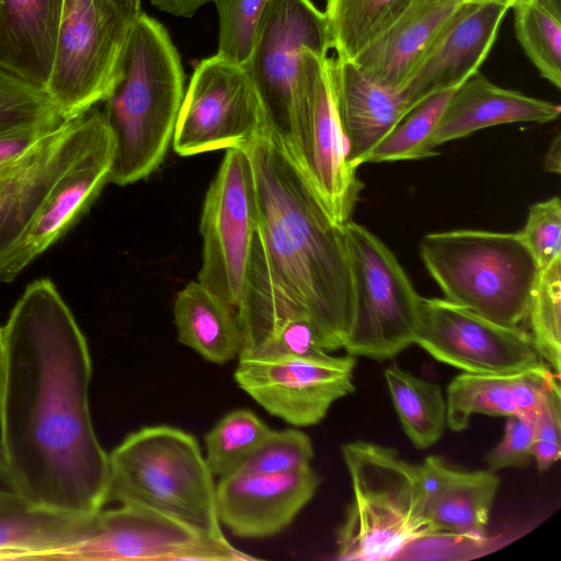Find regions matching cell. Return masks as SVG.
I'll return each mask as SVG.
<instances>
[{"instance_id":"6da1fadb","label":"cell","mask_w":561,"mask_h":561,"mask_svg":"<svg viewBox=\"0 0 561 561\" xmlns=\"http://www.w3.org/2000/svg\"><path fill=\"white\" fill-rule=\"evenodd\" d=\"M2 330L1 457L31 506L90 516L106 504L108 454L90 413L87 340L49 278L26 286Z\"/></svg>"},{"instance_id":"7a4b0ae2","label":"cell","mask_w":561,"mask_h":561,"mask_svg":"<svg viewBox=\"0 0 561 561\" xmlns=\"http://www.w3.org/2000/svg\"><path fill=\"white\" fill-rule=\"evenodd\" d=\"M240 148L251 160L257 206L245 286L237 307L242 352L293 319L310 322L327 352L343 348L353 316L343 225L329 216L268 125Z\"/></svg>"},{"instance_id":"3957f363","label":"cell","mask_w":561,"mask_h":561,"mask_svg":"<svg viewBox=\"0 0 561 561\" xmlns=\"http://www.w3.org/2000/svg\"><path fill=\"white\" fill-rule=\"evenodd\" d=\"M184 83L169 32L142 11L129 30L122 76L102 110L113 140L110 183H135L160 165L172 142Z\"/></svg>"},{"instance_id":"277c9868","label":"cell","mask_w":561,"mask_h":561,"mask_svg":"<svg viewBox=\"0 0 561 561\" xmlns=\"http://www.w3.org/2000/svg\"><path fill=\"white\" fill-rule=\"evenodd\" d=\"M107 502L147 508L203 535L225 537L215 477L195 436L175 426H144L108 454Z\"/></svg>"},{"instance_id":"5b68a950","label":"cell","mask_w":561,"mask_h":561,"mask_svg":"<svg viewBox=\"0 0 561 561\" xmlns=\"http://www.w3.org/2000/svg\"><path fill=\"white\" fill-rule=\"evenodd\" d=\"M341 451L353 497L336 533L339 560H389L436 536L425 516L419 465L392 447L366 440L346 443Z\"/></svg>"},{"instance_id":"8992f818","label":"cell","mask_w":561,"mask_h":561,"mask_svg":"<svg viewBox=\"0 0 561 561\" xmlns=\"http://www.w3.org/2000/svg\"><path fill=\"white\" fill-rule=\"evenodd\" d=\"M420 255L446 300L504 327L526 321L540 268L518 231L432 232Z\"/></svg>"},{"instance_id":"52a82bcc","label":"cell","mask_w":561,"mask_h":561,"mask_svg":"<svg viewBox=\"0 0 561 561\" xmlns=\"http://www.w3.org/2000/svg\"><path fill=\"white\" fill-rule=\"evenodd\" d=\"M353 316L344 350L352 356L389 359L414 344L422 297L391 250L352 219L343 225Z\"/></svg>"},{"instance_id":"ba28073f","label":"cell","mask_w":561,"mask_h":561,"mask_svg":"<svg viewBox=\"0 0 561 561\" xmlns=\"http://www.w3.org/2000/svg\"><path fill=\"white\" fill-rule=\"evenodd\" d=\"M328 57L309 48L304 50L295 88L291 136L284 145L329 216L344 225L351 220L364 185L347 161V144L327 73Z\"/></svg>"},{"instance_id":"9c48e42d","label":"cell","mask_w":561,"mask_h":561,"mask_svg":"<svg viewBox=\"0 0 561 561\" xmlns=\"http://www.w3.org/2000/svg\"><path fill=\"white\" fill-rule=\"evenodd\" d=\"M306 48L328 57L332 39L324 12L311 0H268L243 64L271 130L287 144L296 80Z\"/></svg>"},{"instance_id":"30bf717a","label":"cell","mask_w":561,"mask_h":561,"mask_svg":"<svg viewBox=\"0 0 561 561\" xmlns=\"http://www.w3.org/2000/svg\"><path fill=\"white\" fill-rule=\"evenodd\" d=\"M257 226L254 175L244 148H229L203 204L197 280L236 308L245 286Z\"/></svg>"},{"instance_id":"8fae6325","label":"cell","mask_w":561,"mask_h":561,"mask_svg":"<svg viewBox=\"0 0 561 561\" xmlns=\"http://www.w3.org/2000/svg\"><path fill=\"white\" fill-rule=\"evenodd\" d=\"M130 27L105 20L92 0L66 1L44 87L62 118H77L111 94L122 76Z\"/></svg>"},{"instance_id":"7c38bea8","label":"cell","mask_w":561,"mask_h":561,"mask_svg":"<svg viewBox=\"0 0 561 561\" xmlns=\"http://www.w3.org/2000/svg\"><path fill=\"white\" fill-rule=\"evenodd\" d=\"M267 125L243 65L218 54L202 59L184 92L172 146L182 157L243 147Z\"/></svg>"},{"instance_id":"4fadbf2b","label":"cell","mask_w":561,"mask_h":561,"mask_svg":"<svg viewBox=\"0 0 561 561\" xmlns=\"http://www.w3.org/2000/svg\"><path fill=\"white\" fill-rule=\"evenodd\" d=\"M355 357L240 355L233 373L239 388L268 414L296 426L320 423L331 405L355 390Z\"/></svg>"},{"instance_id":"5bb4252c","label":"cell","mask_w":561,"mask_h":561,"mask_svg":"<svg viewBox=\"0 0 561 561\" xmlns=\"http://www.w3.org/2000/svg\"><path fill=\"white\" fill-rule=\"evenodd\" d=\"M67 560H256L226 538L211 537L157 512L130 505L100 510Z\"/></svg>"},{"instance_id":"9a60e30c","label":"cell","mask_w":561,"mask_h":561,"mask_svg":"<svg viewBox=\"0 0 561 561\" xmlns=\"http://www.w3.org/2000/svg\"><path fill=\"white\" fill-rule=\"evenodd\" d=\"M414 344L466 373L513 375L546 364L524 329L497 324L445 298L422 297Z\"/></svg>"},{"instance_id":"2e32d148","label":"cell","mask_w":561,"mask_h":561,"mask_svg":"<svg viewBox=\"0 0 561 561\" xmlns=\"http://www.w3.org/2000/svg\"><path fill=\"white\" fill-rule=\"evenodd\" d=\"M107 129L103 111L93 107L66 122L23 158L0 168V262L65 172Z\"/></svg>"},{"instance_id":"e0dca14e","label":"cell","mask_w":561,"mask_h":561,"mask_svg":"<svg viewBox=\"0 0 561 561\" xmlns=\"http://www.w3.org/2000/svg\"><path fill=\"white\" fill-rule=\"evenodd\" d=\"M112 159L113 140L107 129L65 172L20 241L0 262V283L12 282L79 221L108 183Z\"/></svg>"},{"instance_id":"ac0fdd59","label":"cell","mask_w":561,"mask_h":561,"mask_svg":"<svg viewBox=\"0 0 561 561\" xmlns=\"http://www.w3.org/2000/svg\"><path fill=\"white\" fill-rule=\"evenodd\" d=\"M320 482L311 467L283 474L236 471L216 483L219 522L240 538L275 536L312 500Z\"/></svg>"},{"instance_id":"d6986e66","label":"cell","mask_w":561,"mask_h":561,"mask_svg":"<svg viewBox=\"0 0 561 561\" xmlns=\"http://www.w3.org/2000/svg\"><path fill=\"white\" fill-rule=\"evenodd\" d=\"M508 9L499 3L462 2L401 89L409 105L456 89L476 73L493 47Z\"/></svg>"},{"instance_id":"ffe728a7","label":"cell","mask_w":561,"mask_h":561,"mask_svg":"<svg viewBox=\"0 0 561 561\" xmlns=\"http://www.w3.org/2000/svg\"><path fill=\"white\" fill-rule=\"evenodd\" d=\"M325 66L347 161L357 169L412 107L401 91L377 82L354 60L328 57Z\"/></svg>"},{"instance_id":"44dd1931","label":"cell","mask_w":561,"mask_h":561,"mask_svg":"<svg viewBox=\"0 0 561 561\" xmlns=\"http://www.w3.org/2000/svg\"><path fill=\"white\" fill-rule=\"evenodd\" d=\"M424 511L436 536L477 539L484 536L500 478L491 469L466 470L438 456L419 465Z\"/></svg>"},{"instance_id":"7402d4cb","label":"cell","mask_w":561,"mask_h":561,"mask_svg":"<svg viewBox=\"0 0 561 561\" xmlns=\"http://www.w3.org/2000/svg\"><path fill=\"white\" fill-rule=\"evenodd\" d=\"M560 113L558 103L501 88L477 71L453 91L425 152L427 158L435 156L437 147L480 129L512 123H549Z\"/></svg>"},{"instance_id":"603a6c76","label":"cell","mask_w":561,"mask_h":561,"mask_svg":"<svg viewBox=\"0 0 561 561\" xmlns=\"http://www.w3.org/2000/svg\"><path fill=\"white\" fill-rule=\"evenodd\" d=\"M462 0H415L354 61L374 80L401 91Z\"/></svg>"},{"instance_id":"cb8c5ba5","label":"cell","mask_w":561,"mask_h":561,"mask_svg":"<svg viewBox=\"0 0 561 561\" xmlns=\"http://www.w3.org/2000/svg\"><path fill=\"white\" fill-rule=\"evenodd\" d=\"M67 0H0V69L44 90Z\"/></svg>"},{"instance_id":"d4e9b609","label":"cell","mask_w":561,"mask_h":561,"mask_svg":"<svg viewBox=\"0 0 561 561\" xmlns=\"http://www.w3.org/2000/svg\"><path fill=\"white\" fill-rule=\"evenodd\" d=\"M173 317L178 341L209 363L227 364L244 347L237 308L198 280L176 294Z\"/></svg>"},{"instance_id":"484cf974","label":"cell","mask_w":561,"mask_h":561,"mask_svg":"<svg viewBox=\"0 0 561 561\" xmlns=\"http://www.w3.org/2000/svg\"><path fill=\"white\" fill-rule=\"evenodd\" d=\"M90 517L35 506L1 515L0 560L66 559L84 538Z\"/></svg>"},{"instance_id":"4316f807","label":"cell","mask_w":561,"mask_h":561,"mask_svg":"<svg viewBox=\"0 0 561 561\" xmlns=\"http://www.w3.org/2000/svg\"><path fill=\"white\" fill-rule=\"evenodd\" d=\"M385 379L403 432L419 449L440 439L447 427L446 398L439 385L392 364Z\"/></svg>"},{"instance_id":"83f0119b","label":"cell","mask_w":561,"mask_h":561,"mask_svg":"<svg viewBox=\"0 0 561 561\" xmlns=\"http://www.w3.org/2000/svg\"><path fill=\"white\" fill-rule=\"evenodd\" d=\"M415 0H327L325 18L337 58L354 60Z\"/></svg>"},{"instance_id":"f1b7e54d","label":"cell","mask_w":561,"mask_h":561,"mask_svg":"<svg viewBox=\"0 0 561 561\" xmlns=\"http://www.w3.org/2000/svg\"><path fill=\"white\" fill-rule=\"evenodd\" d=\"M515 375L463 371L456 376L446 390L447 427L461 432L476 414L505 417L515 414L511 399Z\"/></svg>"},{"instance_id":"f546056e","label":"cell","mask_w":561,"mask_h":561,"mask_svg":"<svg viewBox=\"0 0 561 561\" xmlns=\"http://www.w3.org/2000/svg\"><path fill=\"white\" fill-rule=\"evenodd\" d=\"M271 431L249 409H236L219 419L205 435V459L214 477L219 479L238 471Z\"/></svg>"},{"instance_id":"4dcf8cb0","label":"cell","mask_w":561,"mask_h":561,"mask_svg":"<svg viewBox=\"0 0 561 561\" xmlns=\"http://www.w3.org/2000/svg\"><path fill=\"white\" fill-rule=\"evenodd\" d=\"M514 30L525 55L540 76L561 88V19L536 0H516L512 5Z\"/></svg>"},{"instance_id":"1f68e13d","label":"cell","mask_w":561,"mask_h":561,"mask_svg":"<svg viewBox=\"0 0 561 561\" xmlns=\"http://www.w3.org/2000/svg\"><path fill=\"white\" fill-rule=\"evenodd\" d=\"M455 89L431 94L413 106L374 147L365 163L427 158L425 146Z\"/></svg>"},{"instance_id":"d6a6232c","label":"cell","mask_w":561,"mask_h":561,"mask_svg":"<svg viewBox=\"0 0 561 561\" xmlns=\"http://www.w3.org/2000/svg\"><path fill=\"white\" fill-rule=\"evenodd\" d=\"M526 320L538 354L560 376L561 259L539 270Z\"/></svg>"},{"instance_id":"836d02e7","label":"cell","mask_w":561,"mask_h":561,"mask_svg":"<svg viewBox=\"0 0 561 561\" xmlns=\"http://www.w3.org/2000/svg\"><path fill=\"white\" fill-rule=\"evenodd\" d=\"M313 455L311 438L305 432L297 428L272 430L238 471L290 473L310 468Z\"/></svg>"},{"instance_id":"e575fe53","label":"cell","mask_w":561,"mask_h":561,"mask_svg":"<svg viewBox=\"0 0 561 561\" xmlns=\"http://www.w3.org/2000/svg\"><path fill=\"white\" fill-rule=\"evenodd\" d=\"M59 121L66 119L42 88L0 69V131Z\"/></svg>"},{"instance_id":"d590c367","label":"cell","mask_w":561,"mask_h":561,"mask_svg":"<svg viewBox=\"0 0 561 561\" xmlns=\"http://www.w3.org/2000/svg\"><path fill=\"white\" fill-rule=\"evenodd\" d=\"M268 0H214L219 16L217 54L243 65Z\"/></svg>"},{"instance_id":"8d00e7d4","label":"cell","mask_w":561,"mask_h":561,"mask_svg":"<svg viewBox=\"0 0 561 561\" xmlns=\"http://www.w3.org/2000/svg\"><path fill=\"white\" fill-rule=\"evenodd\" d=\"M539 268L561 259V202L558 196L531 204L518 231Z\"/></svg>"},{"instance_id":"74e56055","label":"cell","mask_w":561,"mask_h":561,"mask_svg":"<svg viewBox=\"0 0 561 561\" xmlns=\"http://www.w3.org/2000/svg\"><path fill=\"white\" fill-rule=\"evenodd\" d=\"M561 456L560 377L550 381L534 417L533 459L539 471L550 469Z\"/></svg>"},{"instance_id":"f35d334b","label":"cell","mask_w":561,"mask_h":561,"mask_svg":"<svg viewBox=\"0 0 561 561\" xmlns=\"http://www.w3.org/2000/svg\"><path fill=\"white\" fill-rule=\"evenodd\" d=\"M328 354L331 353L323 348L311 323L305 319H293L280 324L256 347L240 355L323 357Z\"/></svg>"},{"instance_id":"ab89813d","label":"cell","mask_w":561,"mask_h":561,"mask_svg":"<svg viewBox=\"0 0 561 561\" xmlns=\"http://www.w3.org/2000/svg\"><path fill=\"white\" fill-rule=\"evenodd\" d=\"M506 419L502 439L485 456L493 471L525 467L533 459L534 419L517 414Z\"/></svg>"},{"instance_id":"60d3db41","label":"cell","mask_w":561,"mask_h":561,"mask_svg":"<svg viewBox=\"0 0 561 561\" xmlns=\"http://www.w3.org/2000/svg\"><path fill=\"white\" fill-rule=\"evenodd\" d=\"M556 376L559 375L554 374L547 364L516 374L511 383V399L515 414L534 419L550 381Z\"/></svg>"},{"instance_id":"b9f144b4","label":"cell","mask_w":561,"mask_h":561,"mask_svg":"<svg viewBox=\"0 0 561 561\" xmlns=\"http://www.w3.org/2000/svg\"><path fill=\"white\" fill-rule=\"evenodd\" d=\"M66 122L34 124L0 131V168L23 158Z\"/></svg>"},{"instance_id":"7bdbcfd3","label":"cell","mask_w":561,"mask_h":561,"mask_svg":"<svg viewBox=\"0 0 561 561\" xmlns=\"http://www.w3.org/2000/svg\"><path fill=\"white\" fill-rule=\"evenodd\" d=\"M95 9L107 21L130 27L142 12L141 0H92Z\"/></svg>"},{"instance_id":"ee69618b","label":"cell","mask_w":561,"mask_h":561,"mask_svg":"<svg viewBox=\"0 0 561 561\" xmlns=\"http://www.w3.org/2000/svg\"><path fill=\"white\" fill-rule=\"evenodd\" d=\"M31 506L12 479L0 454V516Z\"/></svg>"},{"instance_id":"f6af8a7d","label":"cell","mask_w":561,"mask_h":561,"mask_svg":"<svg viewBox=\"0 0 561 561\" xmlns=\"http://www.w3.org/2000/svg\"><path fill=\"white\" fill-rule=\"evenodd\" d=\"M214 0H150L158 10L176 18H192L197 10Z\"/></svg>"},{"instance_id":"bcb514c9","label":"cell","mask_w":561,"mask_h":561,"mask_svg":"<svg viewBox=\"0 0 561 561\" xmlns=\"http://www.w3.org/2000/svg\"><path fill=\"white\" fill-rule=\"evenodd\" d=\"M543 169L549 173L561 172V136L557 134L551 141L543 159Z\"/></svg>"},{"instance_id":"7dc6e473","label":"cell","mask_w":561,"mask_h":561,"mask_svg":"<svg viewBox=\"0 0 561 561\" xmlns=\"http://www.w3.org/2000/svg\"><path fill=\"white\" fill-rule=\"evenodd\" d=\"M4 371H5V343H4L3 330H2V328H0V398H1V391H2V386H3Z\"/></svg>"},{"instance_id":"c3c4849f","label":"cell","mask_w":561,"mask_h":561,"mask_svg":"<svg viewBox=\"0 0 561 561\" xmlns=\"http://www.w3.org/2000/svg\"><path fill=\"white\" fill-rule=\"evenodd\" d=\"M558 19H561V0H536Z\"/></svg>"},{"instance_id":"681fc988","label":"cell","mask_w":561,"mask_h":561,"mask_svg":"<svg viewBox=\"0 0 561 561\" xmlns=\"http://www.w3.org/2000/svg\"><path fill=\"white\" fill-rule=\"evenodd\" d=\"M463 2L499 3L512 8L516 0H462Z\"/></svg>"}]
</instances>
